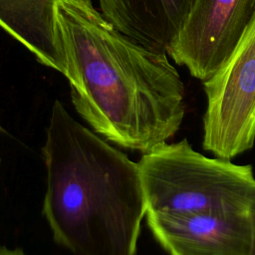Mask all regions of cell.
Returning <instances> with one entry per match:
<instances>
[{"label": "cell", "mask_w": 255, "mask_h": 255, "mask_svg": "<svg viewBox=\"0 0 255 255\" xmlns=\"http://www.w3.org/2000/svg\"><path fill=\"white\" fill-rule=\"evenodd\" d=\"M60 0H0V28L43 66L66 75L57 4Z\"/></svg>", "instance_id": "obj_8"}, {"label": "cell", "mask_w": 255, "mask_h": 255, "mask_svg": "<svg viewBox=\"0 0 255 255\" xmlns=\"http://www.w3.org/2000/svg\"><path fill=\"white\" fill-rule=\"evenodd\" d=\"M0 132H6V131H5V129H4L1 126H0Z\"/></svg>", "instance_id": "obj_11"}, {"label": "cell", "mask_w": 255, "mask_h": 255, "mask_svg": "<svg viewBox=\"0 0 255 255\" xmlns=\"http://www.w3.org/2000/svg\"><path fill=\"white\" fill-rule=\"evenodd\" d=\"M0 165H1V158H0Z\"/></svg>", "instance_id": "obj_12"}, {"label": "cell", "mask_w": 255, "mask_h": 255, "mask_svg": "<svg viewBox=\"0 0 255 255\" xmlns=\"http://www.w3.org/2000/svg\"><path fill=\"white\" fill-rule=\"evenodd\" d=\"M249 227H250V254L255 255V195L249 203L247 209Z\"/></svg>", "instance_id": "obj_9"}, {"label": "cell", "mask_w": 255, "mask_h": 255, "mask_svg": "<svg viewBox=\"0 0 255 255\" xmlns=\"http://www.w3.org/2000/svg\"><path fill=\"white\" fill-rule=\"evenodd\" d=\"M154 238L169 255H249L247 211L146 213Z\"/></svg>", "instance_id": "obj_6"}, {"label": "cell", "mask_w": 255, "mask_h": 255, "mask_svg": "<svg viewBox=\"0 0 255 255\" xmlns=\"http://www.w3.org/2000/svg\"><path fill=\"white\" fill-rule=\"evenodd\" d=\"M255 16V0H193L167 55L195 79L210 78Z\"/></svg>", "instance_id": "obj_5"}, {"label": "cell", "mask_w": 255, "mask_h": 255, "mask_svg": "<svg viewBox=\"0 0 255 255\" xmlns=\"http://www.w3.org/2000/svg\"><path fill=\"white\" fill-rule=\"evenodd\" d=\"M137 163L146 213L247 211L255 195L251 165L207 157L187 139L142 153Z\"/></svg>", "instance_id": "obj_3"}, {"label": "cell", "mask_w": 255, "mask_h": 255, "mask_svg": "<svg viewBox=\"0 0 255 255\" xmlns=\"http://www.w3.org/2000/svg\"><path fill=\"white\" fill-rule=\"evenodd\" d=\"M0 255H27L22 249H9L5 246H0Z\"/></svg>", "instance_id": "obj_10"}, {"label": "cell", "mask_w": 255, "mask_h": 255, "mask_svg": "<svg viewBox=\"0 0 255 255\" xmlns=\"http://www.w3.org/2000/svg\"><path fill=\"white\" fill-rule=\"evenodd\" d=\"M42 147L54 241L75 255H135L146 203L138 163L56 100Z\"/></svg>", "instance_id": "obj_2"}, {"label": "cell", "mask_w": 255, "mask_h": 255, "mask_svg": "<svg viewBox=\"0 0 255 255\" xmlns=\"http://www.w3.org/2000/svg\"><path fill=\"white\" fill-rule=\"evenodd\" d=\"M98 2L101 13L119 31L148 49L167 54L184 24L193 0Z\"/></svg>", "instance_id": "obj_7"}, {"label": "cell", "mask_w": 255, "mask_h": 255, "mask_svg": "<svg viewBox=\"0 0 255 255\" xmlns=\"http://www.w3.org/2000/svg\"><path fill=\"white\" fill-rule=\"evenodd\" d=\"M57 23L72 103L95 131L142 153L176 133L185 89L167 54L119 31L92 0H60Z\"/></svg>", "instance_id": "obj_1"}, {"label": "cell", "mask_w": 255, "mask_h": 255, "mask_svg": "<svg viewBox=\"0 0 255 255\" xmlns=\"http://www.w3.org/2000/svg\"><path fill=\"white\" fill-rule=\"evenodd\" d=\"M202 83L203 148L231 160L255 141V16L228 58Z\"/></svg>", "instance_id": "obj_4"}]
</instances>
